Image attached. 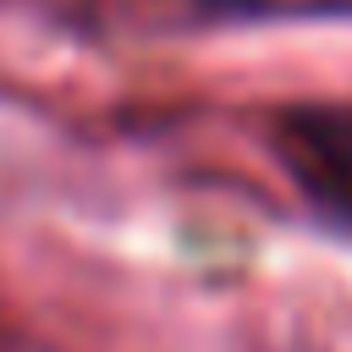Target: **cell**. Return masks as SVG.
I'll use <instances>...</instances> for the list:
<instances>
[{
	"mask_svg": "<svg viewBox=\"0 0 352 352\" xmlns=\"http://www.w3.org/2000/svg\"><path fill=\"white\" fill-rule=\"evenodd\" d=\"M209 6H220V11H236V6H258V0H209Z\"/></svg>",
	"mask_w": 352,
	"mask_h": 352,
	"instance_id": "obj_2",
	"label": "cell"
},
{
	"mask_svg": "<svg viewBox=\"0 0 352 352\" xmlns=\"http://www.w3.org/2000/svg\"><path fill=\"white\" fill-rule=\"evenodd\" d=\"M280 148L308 198L352 220V116L297 110L280 121Z\"/></svg>",
	"mask_w": 352,
	"mask_h": 352,
	"instance_id": "obj_1",
	"label": "cell"
}]
</instances>
